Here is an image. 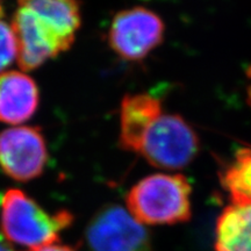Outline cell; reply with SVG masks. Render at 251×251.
Here are the masks:
<instances>
[{
  "label": "cell",
  "instance_id": "cell-1",
  "mask_svg": "<svg viewBox=\"0 0 251 251\" xmlns=\"http://www.w3.org/2000/svg\"><path fill=\"white\" fill-rule=\"evenodd\" d=\"M67 209L50 214L19 188H9L0 202V226L17 251H39L58 242L61 233L74 222Z\"/></svg>",
  "mask_w": 251,
  "mask_h": 251
},
{
  "label": "cell",
  "instance_id": "cell-2",
  "mask_svg": "<svg viewBox=\"0 0 251 251\" xmlns=\"http://www.w3.org/2000/svg\"><path fill=\"white\" fill-rule=\"evenodd\" d=\"M192 188L183 175L155 174L141 179L126 196L128 212L149 226L187 222L192 216Z\"/></svg>",
  "mask_w": 251,
  "mask_h": 251
},
{
  "label": "cell",
  "instance_id": "cell-3",
  "mask_svg": "<svg viewBox=\"0 0 251 251\" xmlns=\"http://www.w3.org/2000/svg\"><path fill=\"white\" fill-rule=\"evenodd\" d=\"M199 149V137L180 115L162 114L144 136L139 153L156 168L179 170L193 162Z\"/></svg>",
  "mask_w": 251,
  "mask_h": 251
},
{
  "label": "cell",
  "instance_id": "cell-4",
  "mask_svg": "<svg viewBox=\"0 0 251 251\" xmlns=\"http://www.w3.org/2000/svg\"><path fill=\"white\" fill-rule=\"evenodd\" d=\"M85 241L91 251H152L148 230L117 203L94 213L86 226Z\"/></svg>",
  "mask_w": 251,
  "mask_h": 251
},
{
  "label": "cell",
  "instance_id": "cell-5",
  "mask_svg": "<svg viewBox=\"0 0 251 251\" xmlns=\"http://www.w3.org/2000/svg\"><path fill=\"white\" fill-rule=\"evenodd\" d=\"M164 33L165 25L159 15L137 6L115 14L109 27L108 43L119 57L137 62L162 45Z\"/></svg>",
  "mask_w": 251,
  "mask_h": 251
},
{
  "label": "cell",
  "instance_id": "cell-6",
  "mask_svg": "<svg viewBox=\"0 0 251 251\" xmlns=\"http://www.w3.org/2000/svg\"><path fill=\"white\" fill-rule=\"evenodd\" d=\"M48 162L41 128L21 126L0 133V169L12 179L26 183L39 178Z\"/></svg>",
  "mask_w": 251,
  "mask_h": 251
},
{
  "label": "cell",
  "instance_id": "cell-7",
  "mask_svg": "<svg viewBox=\"0 0 251 251\" xmlns=\"http://www.w3.org/2000/svg\"><path fill=\"white\" fill-rule=\"evenodd\" d=\"M12 28L18 42V64L24 71L35 70L69 50L30 9L23 6L15 11Z\"/></svg>",
  "mask_w": 251,
  "mask_h": 251
},
{
  "label": "cell",
  "instance_id": "cell-8",
  "mask_svg": "<svg viewBox=\"0 0 251 251\" xmlns=\"http://www.w3.org/2000/svg\"><path fill=\"white\" fill-rule=\"evenodd\" d=\"M162 113L158 98L149 93L127 94L120 107V147L126 151L139 153L143 139Z\"/></svg>",
  "mask_w": 251,
  "mask_h": 251
},
{
  "label": "cell",
  "instance_id": "cell-9",
  "mask_svg": "<svg viewBox=\"0 0 251 251\" xmlns=\"http://www.w3.org/2000/svg\"><path fill=\"white\" fill-rule=\"evenodd\" d=\"M40 92L35 80L20 71L0 74V121L20 125L35 114Z\"/></svg>",
  "mask_w": 251,
  "mask_h": 251
},
{
  "label": "cell",
  "instance_id": "cell-10",
  "mask_svg": "<svg viewBox=\"0 0 251 251\" xmlns=\"http://www.w3.org/2000/svg\"><path fill=\"white\" fill-rule=\"evenodd\" d=\"M19 6L30 9L70 49L81 24L78 0H18Z\"/></svg>",
  "mask_w": 251,
  "mask_h": 251
},
{
  "label": "cell",
  "instance_id": "cell-11",
  "mask_svg": "<svg viewBox=\"0 0 251 251\" xmlns=\"http://www.w3.org/2000/svg\"><path fill=\"white\" fill-rule=\"evenodd\" d=\"M216 251H251V202H230L215 226Z\"/></svg>",
  "mask_w": 251,
  "mask_h": 251
},
{
  "label": "cell",
  "instance_id": "cell-12",
  "mask_svg": "<svg viewBox=\"0 0 251 251\" xmlns=\"http://www.w3.org/2000/svg\"><path fill=\"white\" fill-rule=\"evenodd\" d=\"M221 183L230 196V202H251V149L242 148L234 162L225 169Z\"/></svg>",
  "mask_w": 251,
  "mask_h": 251
},
{
  "label": "cell",
  "instance_id": "cell-13",
  "mask_svg": "<svg viewBox=\"0 0 251 251\" xmlns=\"http://www.w3.org/2000/svg\"><path fill=\"white\" fill-rule=\"evenodd\" d=\"M18 57V42L14 30L0 17V74L7 69Z\"/></svg>",
  "mask_w": 251,
  "mask_h": 251
},
{
  "label": "cell",
  "instance_id": "cell-14",
  "mask_svg": "<svg viewBox=\"0 0 251 251\" xmlns=\"http://www.w3.org/2000/svg\"><path fill=\"white\" fill-rule=\"evenodd\" d=\"M0 251H17V249L8 242L2 231H0Z\"/></svg>",
  "mask_w": 251,
  "mask_h": 251
},
{
  "label": "cell",
  "instance_id": "cell-15",
  "mask_svg": "<svg viewBox=\"0 0 251 251\" xmlns=\"http://www.w3.org/2000/svg\"><path fill=\"white\" fill-rule=\"evenodd\" d=\"M39 251H76L72 248L68 247V246H61V244H51V246H48L43 249H41Z\"/></svg>",
  "mask_w": 251,
  "mask_h": 251
},
{
  "label": "cell",
  "instance_id": "cell-16",
  "mask_svg": "<svg viewBox=\"0 0 251 251\" xmlns=\"http://www.w3.org/2000/svg\"><path fill=\"white\" fill-rule=\"evenodd\" d=\"M248 96H249V102L251 103V87L249 89V91H248Z\"/></svg>",
  "mask_w": 251,
  "mask_h": 251
},
{
  "label": "cell",
  "instance_id": "cell-17",
  "mask_svg": "<svg viewBox=\"0 0 251 251\" xmlns=\"http://www.w3.org/2000/svg\"><path fill=\"white\" fill-rule=\"evenodd\" d=\"M2 15V7H1V5H0V17H1Z\"/></svg>",
  "mask_w": 251,
  "mask_h": 251
}]
</instances>
